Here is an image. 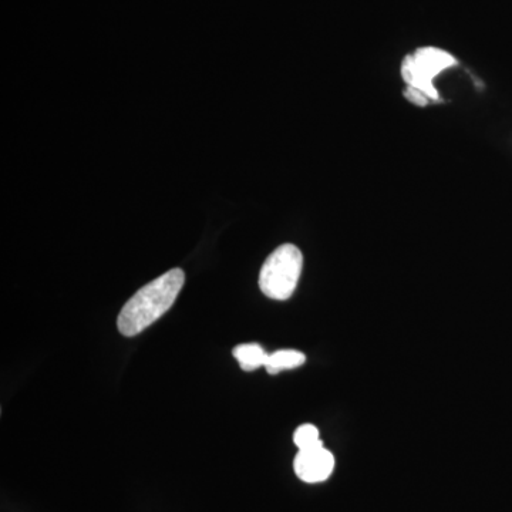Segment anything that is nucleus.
Wrapping results in <instances>:
<instances>
[{
	"label": "nucleus",
	"mask_w": 512,
	"mask_h": 512,
	"mask_svg": "<svg viewBox=\"0 0 512 512\" xmlns=\"http://www.w3.org/2000/svg\"><path fill=\"white\" fill-rule=\"evenodd\" d=\"M184 282L183 269H171L131 296L117 319L121 335L133 338L157 322L177 301Z\"/></svg>",
	"instance_id": "1"
},
{
	"label": "nucleus",
	"mask_w": 512,
	"mask_h": 512,
	"mask_svg": "<svg viewBox=\"0 0 512 512\" xmlns=\"http://www.w3.org/2000/svg\"><path fill=\"white\" fill-rule=\"evenodd\" d=\"M303 268V256L292 244L281 245L266 258L259 275V288L268 298L286 301L298 286Z\"/></svg>",
	"instance_id": "2"
},
{
	"label": "nucleus",
	"mask_w": 512,
	"mask_h": 512,
	"mask_svg": "<svg viewBox=\"0 0 512 512\" xmlns=\"http://www.w3.org/2000/svg\"><path fill=\"white\" fill-rule=\"evenodd\" d=\"M296 476L308 484L323 483L335 470V457L325 446L299 450L293 461Z\"/></svg>",
	"instance_id": "3"
},
{
	"label": "nucleus",
	"mask_w": 512,
	"mask_h": 512,
	"mask_svg": "<svg viewBox=\"0 0 512 512\" xmlns=\"http://www.w3.org/2000/svg\"><path fill=\"white\" fill-rule=\"evenodd\" d=\"M412 57L419 72L431 82L434 77L457 63L453 55L437 47H421Z\"/></svg>",
	"instance_id": "4"
},
{
	"label": "nucleus",
	"mask_w": 512,
	"mask_h": 512,
	"mask_svg": "<svg viewBox=\"0 0 512 512\" xmlns=\"http://www.w3.org/2000/svg\"><path fill=\"white\" fill-rule=\"evenodd\" d=\"M306 362V356L299 350L285 349L271 353L266 359L265 369L269 375H278L286 370L301 367Z\"/></svg>",
	"instance_id": "5"
},
{
	"label": "nucleus",
	"mask_w": 512,
	"mask_h": 512,
	"mask_svg": "<svg viewBox=\"0 0 512 512\" xmlns=\"http://www.w3.org/2000/svg\"><path fill=\"white\" fill-rule=\"evenodd\" d=\"M232 355L238 360L239 366L245 372H254L259 367H265L266 359H268V353L258 343L239 345L234 349Z\"/></svg>",
	"instance_id": "6"
},
{
	"label": "nucleus",
	"mask_w": 512,
	"mask_h": 512,
	"mask_svg": "<svg viewBox=\"0 0 512 512\" xmlns=\"http://www.w3.org/2000/svg\"><path fill=\"white\" fill-rule=\"evenodd\" d=\"M402 76L407 86L416 87L430 97L431 100H439V93L431 80L426 79L417 69L412 55L404 57L402 63Z\"/></svg>",
	"instance_id": "7"
},
{
	"label": "nucleus",
	"mask_w": 512,
	"mask_h": 512,
	"mask_svg": "<svg viewBox=\"0 0 512 512\" xmlns=\"http://www.w3.org/2000/svg\"><path fill=\"white\" fill-rule=\"evenodd\" d=\"M293 443L299 450H309V448L322 446V440L319 437V430L313 424H303L293 434Z\"/></svg>",
	"instance_id": "8"
},
{
	"label": "nucleus",
	"mask_w": 512,
	"mask_h": 512,
	"mask_svg": "<svg viewBox=\"0 0 512 512\" xmlns=\"http://www.w3.org/2000/svg\"><path fill=\"white\" fill-rule=\"evenodd\" d=\"M404 97L410 101V103L416 104V106L424 107L430 103V97L427 96L426 93L421 92V90L416 89V87L407 86V89L404 90Z\"/></svg>",
	"instance_id": "9"
}]
</instances>
